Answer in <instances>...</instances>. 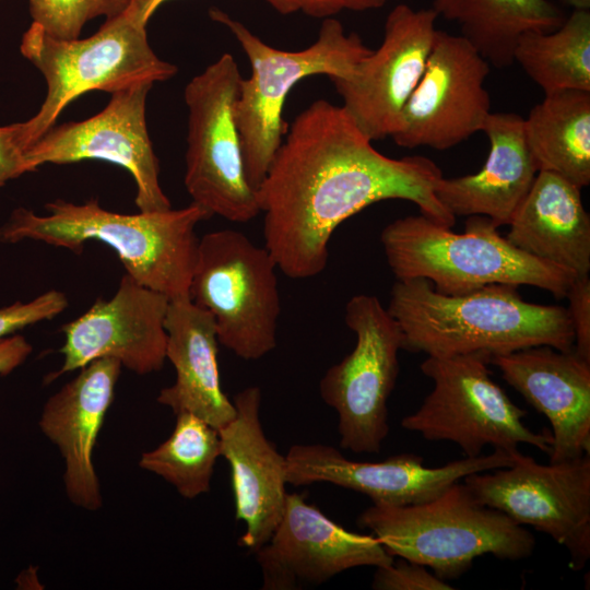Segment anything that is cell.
Returning a JSON list of instances; mask_svg holds the SVG:
<instances>
[{
	"mask_svg": "<svg viewBox=\"0 0 590 590\" xmlns=\"http://www.w3.org/2000/svg\"><path fill=\"white\" fill-rule=\"evenodd\" d=\"M574 329V351L590 362V279L576 276L567 292Z\"/></svg>",
	"mask_w": 590,
	"mask_h": 590,
	"instance_id": "cell-32",
	"label": "cell"
},
{
	"mask_svg": "<svg viewBox=\"0 0 590 590\" xmlns=\"http://www.w3.org/2000/svg\"><path fill=\"white\" fill-rule=\"evenodd\" d=\"M32 353V345L21 334L0 339V376H7L22 365Z\"/></svg>",
	"mask_w": 590,
	"mask_h": 590,
	"instance_id": "cell-35",
	"label": "cell"
},
{
	"mask_svg": "<svg viewBox=\"0 0 590 590\" xmlns=\"http://www.w3.org/2000/svg\"><path fill=\"white\" fill-rule=\"evenodd\" d=\"M526 141L538 170L579 188L590 184V92L546 94L523 118Z\"/></svg>",
	"mask_w": 590,
	"mask_h": 590,
	"instance_id": "cell-26",
	"label": "cell"
},
{
	"mask_svg": "<svg viewBox=\"0 0 590 590\" xmlns=\"http://www.w3.org/2000/svg\"><path fill=\"white\" fill-rule=\"evenodd\" d=\"M357 524L393 557L432 568L442 580L459 578L479 556L519 560L535 547L529 530L482 504L461 481L422 504H373L358 516Z\"/></svg>",
	"mask_w": 590,
	"mask_h": 590,
	"instance_id": "cell-5",
	"label": "cell"
},
{
	"mask_svg": "<svg viewBox=\"0 0 590 590\" xmlns=\"http://www.w3.org/2000/svg\"><path fill=\"white\" fill-rule=\"evenodd\" d=\"M297 11L305 14L327 19L342 11L363 12L384 7L388 0H294Z\"/></svg>",
	"mask_w": 590,
	"mask_h": 590,
	"instance_id": "cell-34",
	"label": "cell"
},
{
	"mask_svg": "<svg viewBox=\"0 0 590 590\" xmlns=\"http://www.w3.org/2000/svg\"><path fill=\"white\" fill-rule=\"evenodd\" d=\"M574 10H590V0H559Z\"/></svg>",
	"mask_w": 590,
	"mask_h": 590,
	"instance_id": "cell-37",
	"label": "cell"
},
{
	"mask_svg": "<svg viewBox=\"0 0 590 590\" xmlns=\"http://www.w3.org/2000/svg\"><path fill=\"white\" fill-rule=\"evenodd\" d=\"M491 64L461 35L437 30L425 70L391 134L397 145L447 150L482 131Z\"/></svg>",
	"mask_w": 590,
	"mask_h": 590,
	"instance_id": "cell-13",
	"label": "cell"
},
{
	"mask_svg": "<svg viewBox=\"0 0 590 590\" xmlns=\"http://www.w3.org/2000/svg\"><path fill=\"white\" fill-rule=\"evenodd\" d=\"M285 134L256 194L264 247L286 276L320 274L335 228L378 201H411L434 222L455 225L435 194L438 165L420 155H384L342 106L317 99Z\"/></svg>",
	"mask_w": 590,
	"mask_h": 590,
	"instance_id": "cell-1",
	"label": "cell"
},
{
	"mask_svg": "<svg viewBox=\"0 0 590 590\" xmlns=\"http://www.w3.org/2000/svg\"><path fill=\"white\" fill-rule=\"evenodd\" d=\"M488 365L480 354L428 356L420 367L433 390L401 426L427 440L452 441L465 457L482 455L486 446L512 453L520 444L548 453L552 435L524 425L526 411L492 379Z\"/></svg>",
	"mask_w": 590,
	"mask_h": 590,
	"instance_id": "cell-9",
	"label": "cell"
},
{
	"mask_svg": "<svg viewBox=\"0 0 590 590\" xmlns=\"http://www.w3.org/2000/svg\"><path fill=\"white\" fill-rule=\"evenodd\" d=\"M432 9L457 23L461 36L496 68L514 63L521 35L554 31L566 19L551 0H433Z\"/></svg>",
	"mask_w": 590,
	"mask_h": 590,
	"instance_id": "cell-25",
	"label": "cell"
},
{
	"mask_svg": "<svg viewBox=\"0 0 590 590\" xmlns=\"http://www.w3.org/2000/svg\"><path fill=\"white\" fill-rule=\"evenodd\" d=\"M506 239L518 249L559 266L576 276L590 271V216L581 188L540 170L515 211Z\"/></svg>",
	"mask_w": 590,
	"mask_h": 590,
	"instance_id": "cell-24",
	"label": "cell"
},
{
	"mask_svg": "<svg viewBox=\"0 0 590 590\" xmlns=\"http://www.w3.org/2000/svg\"><path fill=\"white\" fill-rule=\"evenodd\" d=\"M68 306L62 292L51 290L27 303H14L0 308V339L44 320H50Z\"/></svg>",
	"mask_w": 590,
	"mask_h": 590,
	"instance_id": "cell-30",
	"label": "cell"
},
{
	"mask_svg": "<svg viewBox=\"0 0 590 590\" xmlns=\"http://www.w3.org/2000/svg\"><path fill=\"white\" fill-rule=\"evenodd\" d=\"M121 367L115 358L92 361L47 400L39 418L42 432L64 460L63 483L69 499L86 510L102 507L92 457Z\"/></svg>",
	"mask_w": 590,
	"mask_h": 590,
	"instance_id": "cell-21",
	"label": "cell"
},
{
	"mask_svg": "<svg viewBox=\"0 0 590 590\" xmlns=\"http://www.w3.org/2000/svg\"><path fill=\"white\" fill-rule=\"evenodd\" d=\"M241 75L225 52L186 85L188 110L185 187L211 215L245 223L259 213L247 180L235 105Z\"/></svg>",
	"mask_w": 590,
	"mask_h": 590,
	"instance_id": "cell-10",
	"label": "cell"
},
{
	"mask_svg": "<svg viewBox=\"0 0 590 590\" xmlns=\"http://www.w3.org/2000/svg\"><path fill=\"white\" fill-rule=\"evenodd\" d=\"M276 268L267 248L241 232L214 231L199 239L190 299L213 317L219 343L243 359H259L276 346Z\"/></svg>",
	"mask_w": 590,
	"mask_h": 590,
	"instance_id": "cell-8",
	"label": "cell"
},
{
	"mask_svg": "<svg viewBox=\"0 0 590 590\" xmlns=\"http://www.w3.org/2000/svg\"><path fill=\"white\" fill-rule=\"evenodd\" d=\"M129 4L130 0H28V11L48 35L75 39L88 21L119 15Z\"/></svg>",
	"mask_w": 590,
	"mask_h": 590,
	"instance_id": "cell-29",
	"label": "cell"
},
{
	"mask_svg": "<svg viewBox=\"0 0 590 590\" xmlns=\"http://www.w3.org/2000/svg\"><path fill=\"white\" fill-rule=\"evenodd\" d=\"M344 320L356 335L355 346L326 371L319 392L337 412L340 446L377 453L389 433L387 403L399 374L403 333L374 295L353 296Z\"/></svg>",
	"mask_w": 590,
	"mask_h": 590,
	"instance_id": "cell-11",
	"label": "cell"
},
{
	"mask_svg": "<svg viewBox=\"0 0 590 590\" xmlns=\"http://www.w3.org/2000/svg\"><path fill=\"white\" fill-rule=\"evenodd\" d=\"M519 451V450H518ZM493 450L438 468L424 467L415 453H398L384 461H353L323 444L293 445L285 455L286 483L294 486L331 483L368 496L373 504L408 506L428 502L465 476L514 463L518 452Z\"/></svg>",
	"mask_w": 590,
	"mask_h": 590,
	"instance_id": "cell-15",
	"label": "cell"
},
{
	"mask_svg": "<svg viewBox=\"0 0 590 590\" xmlns=\"http://www.w3.org/2000/svg\"><path fill=\"white\" fill-rule=\"evenodd\" d=\"M482 131L489 141L483 167L476 174L441 177L435 194L455 217L482 215L499 227L509 224L539 170L520 115L491 113Z\"/></svg>",
	"mask_w": 590,
	"mask_h": 590,
	"instance_id": "cell-22",
	"label": "cell"
},
{
	"mask_svg": "<svg viewBox=\"0 0 590 590\" xmlns=\"http://www.w3.org/2000/svg\"><path fill=\"white\" fill-rule=\"evenodd\" d=\"M256 555L264 590L318 585L347 569L393 562L375 535L345 530L297 493L286 494L282 517Z\"/></svg>",
	"mask_w": 590,
	"mask_h": 590,
	"instance_id": "cell-17",
	"label": "cell"
},
{
	"mask_svg": "<svg viewBox=\"0 0 590 590\" xmlns=\"http://www.w3.org/2000/svg\"><path fill=\"white\" fill-rule=\"evenodd\" d=\"M168 0H130L125 11L128 15L146 25L157 8ZM279 13L290 14L297 12L294 0H267Z\"/></svg>",
	"mask_w": 590,
	"mask_h": 590,
	"instance_id": "cell-36",
	"label": "cell"
},
{
	"mask_svg": "<svg viewBox=\"0 0 590 590\" xmlns=\"http://www.w3.org/2000/svg\"><path fill=\"white\" fill-rule=\"evenodd\" d=\"M380 240L397 280L423 278L445 295L498 283L535 286L560 299L576 278L518 249L482 215L469 216L460 234L422 213L409 215L388 224Z\"/></svg>",
	"mask_w": 590,
	"mask_h": 590,
	"instance_id": "cell-4",
	"label": "cell"
},
{
	"mask_svg": "<svg viewBox=\"0 0 590 590\" xmlns=\"http://www.w3.org/2000/svg\"><path fill=\"white\" fill-rule=\"evenodd\" d=\"M165 329L166 358L175 367L176 380L160 391L157 402L221 429L235 417L236 409L221 388L213 317L190 298L169 300Z\"/></svg>",
	"mask_w": 590,
	"mask_h": 590,
	"instance_id": "cell-23",
	"label": "cell"
},
{
	"mask_svg": "<svg viewBox=\"0 0 590 590\" xmlns=\"http://www.w3.org/2000/svg\"><path fill=\"white\" fill-rule=\"evenodd\" d=\"M20 50L47 86L37 113L21 122L26 150L79 96L92 91L111 94L142 82L154 84L177 73V67L161 59L150 46L146 25L126 12L105 19L93 35L75 39L55 38L32 22Z\"/></svg>",
	"mask_w": 590,
	"mask_h": 590,
	"instance_id": "cell-7",
	"label": "cell"
},
{
	"mask_svg": "<svg viewBox=\"0 0 590 590\" xmlns=\"http://www.w3.org/2000/svg\"><path fill=\"white\" fill-rule=\"evenodd\" d=\"M387 310L403 333V350L428 356L480 354L489 362L535 345L574 350L568 309L527 302L510 284L445 295L423 278L397 280Z\"/></svg>",
	"mask_w": 590,
	"mask_h": 590,
	"instance_id": "cell-2",
	"label": "cell"
},
{
	"mask_svg": "<svg viewBox=\"0 0 590 590\" xmlns=\"http://www.w3.org/2000/svg\"><path fill=\"white\" fill-rule=\"evenodd\" d=\"M25 173H31L21 122L0 126V187Z\"/></svg>",
	"mask_w": 590,
	"mask_h": 590,
	"instance_id": "cell-33",
	"label": "cell"
},
{
	"mask_svg": "<svg viewBox=\"0 0 590 590\" xmlns=\"http://www.w3.org/2000/svg\"><path fill=\"white\" fill-rule=\"evenodd\" d=\"M257 386L234 398L235 417L219 429L221 456L231 467L235 517L246 524L239 545L257 551L272 535L286 499V459L267 438Z\"/></svg>",
	"mask_w": 590,
	"mask_h": 590,
	"instance_id": "cell-20",
	"label": "cell"
},
{
	"mask_svg": "<svg viewBox=\"0 0 590 590\" xmlns=\"http://www.w3.org/2000/svg\"><path fill=\"white\" fill-rule=\"evenodd\" d=\"M438 15L398 4L388 14L380 46L345 79H333L342 107L371 141L391 137L430 54Z\"/></svg>",
	"mask_w": 590,
	"mask_h": 590,
	"instance_id": "cell-16",
	"label": "cell"
},
{
	"mask_svg": "<svg viewBox=\"0 0 590 590\" xmlns=\"http://www.w3.org/2000/svg\"><path fill=\"white\" fill-rule=\"evenodd\" d=\"M210 16L229 30L249 60L251 72L240 81L235 120L246 177L256 190L286 133L282 111L292 88L310 75L345 79L373 49L358 34H346L342 23L333 17L323 19L314 44L291 51L266 44L217 8L210 10Z\"/></svg>",
	"mask_w": 590,
	"mask_h": 590,
	"instance_id": "cell-6",
	"label": "cell"
},
{
	"mask_svg": "<svg viewBox=\"0 0 590 590\" xmlns=\"http://www.w3.org/2000/svg\"><path fill=\"white\" fill-rule=\"evenodd\" d=\"M503 378L551 423L550 462L590 453V362L535 345L494 356Z\"/></svg>",
	"mask_w": 590,
	"mask_h": 590,
	"instance_id": "cell-19",
	"label": "cell"
},
{
	"mask_svg": "<svg viewBox=\"0 0 590 590\" xmlns=\"http://www.w3.org/2000/svg\"><path fill=\"white\" fill-rule=\"evenodd\" d=\"M371 588L376 590H451L446 580L429 573L425 566L401 558L378 567Z\"/></svg>",
	"mask_w": 590,
	"mask_h": 590,
	"instance_id": "cell-31",
	"label": "cell"
},
{
	"mask_svg": "<svg viewBox=\"0 0 590 590\" xmlns=\"http://www.w3.org/2000/svg\"><path fill=\"white\" fill-rule=\"evenodd\" d=\"M168 305L167 296L125 274L110 299L98 298L83 315L62 327L63 364L47 379L104 357L119 361L138 375L160 370L166 359Z\"/></svg>",
	"mask_w": 590,
	"mask_h": 590,
	"instance_id": "cell-18",
	"label": "cell"
},
{
	"mask_svg": "<svg viewBox=\"0 0 590 590\" xmlns=\"http://www.w3.org/2000/svg\"><path fill=\"white\" fill-rule=\"evenodd\" d=\"M152 86L142 82L114 92L96 115L51 127L26 150L30 170L47 163L106 161L131 174L139 211L170 209L160 185L158 158L146 125V99Z\"/></svg>",
	"mask_w": 590,
	"mask_h": 590,
	"instance_id": "cell-14",
	"label": "cell"
},
{
	"mask_svg": "<svg viewBox=\"0 0 590 590\" xmlns=\"http://www.w3.org/2000/svg\"><path fill=\"white\" fill-rule=\"evenodd\" d=\"M38 215L17 208L0 227V241H43L80 252L87 240L110 246L127 274L169 300L189 299L199 238L196 226L212 215L191 202L181 209L122 214L97 199L76 204L56 200Z\"/></svg>",
	"mask_w": 590,
	"mask_h": 590,
	"instance_id": "cell-3",
	"label": "cell"
},
{
	"mask_svg": "<svg viewBox=\"0 0 590 590\" xmlns=\"http://www.w3.org/2000/svg\"><path fill=\"white\" fill-rule=\"evenodd\" d=\"M512 57L545 95L590 92V10H574L554 31L524 33Z\"/></svg>",
	"mask_w": 590,
	"mask_h": 590,
	"instance_id": "cell-27",
	"label": "cell"
},
{
	"mask_svg": "<svg viewBox=\"0 0 590 590\" xmlns=\"http://www.w3.org/2000/svg\"><path fill=\"white\" fill-rule=\"evenodd\" d=\"M462 481L482 504L564 546L573 569L586 566L590 558V453L541 464L518 451L512 464Z\"/></svg>",
	"mask_w": 590,
	"mask_h": 590,
	"instance_id": "cell-12",
	"label": "cell"
},
{
	"mask_svg": "<svg viewBox=\"0 0 590 590\" xmlns=\"http://www.w3.org/2000/svg\"><path fill=\"white\" fill-rule=\"evenodd\" d=\"M170 436L141 456L139 465L163 477L185 498L210 491L211 477L221 456L217 428L190 413L180 412Z\"/></svg>",
	"mask_w": 590,
	"mask_h": 590,
	"instance_id": "cell-28",
	"label": "cell"
}]
</instances>
